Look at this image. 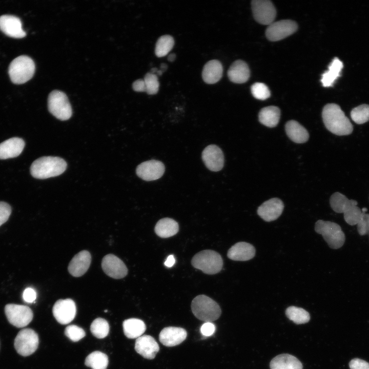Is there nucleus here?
<instances>
[{
	"mask_svg": "<svg viewBox=\"0 0 369 369\" xmlns=\"http://www.w3.org/2000/svg\"><path fill=\"white\" fill-rule=\"evenodd\" d=\"M322 117L326 128L337 135H347L352 133L353 126L339 105L328 104L323 108Z\"/></svg>",
	"mask_w": 369,
	"mask_h": 369,
	"instance_id": "1",
	"label": "nucleus"
},
{
	"mask_svg": "<svg viewBox=\"0 0 369 369\" xmlns=\"http://www.w3.org/2000/svg\"><path fill=\"white\" fill-rule=\"evenodd\" d=\"M330 203L335 212L343 213L345 221L351 225L357 224L366 213L357 206V201L348 199L339 192H335L331 196Z\"/></svg>",
	"mask_w": 369,
	"mask_h": 369,
	"instance_id": "2",
	"label": "nucleus"
},
{
	"mask_svg": "<svg viewBox=\"0 0 369 369\" xmlns=\"http://www.w3.org/2000/svg\"><path fill=\"white\" fill-rule=\"evenodd\" d=\"M67 163L58 157L44 156L36 159L31 165L30 173L37 179H46L58 176L66 169Z\"/></svg>",
	"mask_w": 369,
	"mask_h": 369,
	"instance_id": "3",
	"label": "nucleus"
},
{
	"mask_svg": "<svg viewBox=\"0 0 369 369\" xmlns=\"http://www.w3.org/2000/svg\"><path fill=\"white\" fill-rule=\"evenodd\" d=\"M191 310L197 318L205 322H212L218 319L221 314L218 304L204 295H198L193 299Z\"/></svg>",
	"mask_w": 369,
	"mask_h": 369,
	"instance_id": "4",
	"label": "nucleus"
},
{
	"mask_svg": "<svg viewBox=\"0 0 369 369\" xmlns=\"http://www.w3.org/2000/svg\"><path fill=\"white\" fill-rule=\"evenodd\" d=\"M35 69L33 60L29 56L21 55L16 57L9 67V75L12 82L22 84L30 80Z\"/></svg>",
	"mask_w": 369,
	"mask_h": 369,
	"instance_id": "5",
	"label": "nucleus"
},
{
	"mask_svg": "<svg viewBox=\"0 0 369 369\" xmlns=\"http://www.w3.org/2000/svg\"><path fill=\"white\" fill-rule=\"evenodd\" d=\"M193 266L207 274H215L219 272L223 266V260L217 252L206 250L195 254L191 260Z\"/></svg>",
	"mask_w": 369,
	"mask_h": 369,
	"instance_id": "6",
	"label": "nucleus"
},
{
	"mask_svg": "<svg viewBox=\"0 0 369 369\" xmlns=\"http://www.w3.org/2000/svg\"><path fill=\"white\" fill-rule=\"evenodd\" d=\"M315 231L321 234L328 245L333 249L341 248L345 241V235L340 226L334 222L318 220Z\"/></svg>",
	"mask_w": 369,
	"mask_h": 369,
	"instance_id": "7",
	"label": "nucleus"
},
{
	"mask_svg": "<svg viewBox=\"0 0 369 369\" xmlns=\"http://www.w3.org/2000/svg\"><path fill=\"white\" fill-rule=\"evenodd\" d=\"M49 111L56 118L61 120L69 119L72 114V108L67 95L59 90H54L48 99Z\"/></svg>",
	"mask_w": 369,
	"mask_h": 369,
	"instance_id": "8",
	"label": "nucleus"
},
{
	"mask_svg": "<svg viewBox=\"0 0 369 369\" xmlns=\"http://www.w3.org/2000/svg\"><path fill=\"white\" fill-rule=\"evenodd\" d=\"M37 333L31 329H24L16 335L14 345L17 352L23 356H28L35 352L38 345Z\"/></svg>",
	"mask_w": 369,
	"mask_h": 369,
	"instance_id": "9",
	"label": "nucleus"
},
{
	"mask_svg": "<svg viewBox=\"0 0 369 369\" xmlns=\"http://www.w3.org/2000/svg\"><path fill=\"white\" fill-rule=\"evenodd\" d=\"M5 313L8 321L17 327H24L32 321L33 314L27 306L8 304L5 307Z\"/></svg>",
	"mask_w": 369,
	"mask_h": 369,
	"instance_id": "10",
	"label": "nucleus"
},
{
	"mask_svg": "<svg viewBox=\"0 0 369 369\" xmlns=\"http://www.w3.org/2000/svg\"><path fill=\"white\" fill-rule=\"evenodd\" d=\"M253 14L255 20L262 25L274 22L276 11L272 3L268 0H254L251 3Z\"/></svg>",
	"mask_w": 369,
	"mask_h": 369,
	"instance_id": "11",
	"label": "nucleus"
},
{
	"mask_svg": "<svg viewBox=\"0 0 369 369\" xmlns=\"http://www.w3.org/2000/svg\"><path fill=\"white\" fill-rule=\"evenodd\" d=\"M297 28L296 23L291 20L274 22L269 25L265 35L271 41L280 40L294 33Z\"/></svg>",
	"mask_w": 369,
	"mask_h": 369,
	"instance_id": "12",
	"label": "nucleus"
},
{
	"mask_svg": "<svg viewBox=\"0 0 369 369\" xmlns=\"http://www.w3.org/2000/svg\"><path fill=\"white\" fill-rule=\"evenodd\" d=\"M52 312L56 321L61 324L71 322L76 314V307L71 299H59L54 304Z\"/></svg>",
	"mask_w": 369,
	"mask_h": 369,
	"instance_id": "13",
	"label": "nucleus"
},
{
	"mask_svg": "<svg viewBox=\"0 0 369 369\" xmlns=\"http://www.w3.org/2000/svg\"><path fill=\"white\" fill-rule=\"evenodd\" d=\"M165 167L160 161L152 159L143 162L136 168L137 175L146 181L155 180L164 174Z\"/></svg>",
	"mask_w": 369,
	"mask_h": 369,
	"instance_id": "14",
	"label": "nucleus"
},
{
	"mask_svg": "<svg viewBox=\"0 0 369 369\" xmlns=\"http://www.w3.org/2000/svg\"><path fill=\"white\" fill-rule=\"evenodd\" d=\"M101 267L108 276L114 279L122 278L128 273V269L124 262L112 254L104 257L101 261Z\"/></svg>",
	"mask_w": 369,
	"mask_h": 369,
	"instance_id": "15",
	"label": "nucleus"
},
{
	"mask_svg": "<svg viewBox=\"0 0 369 369\" xmlns=\"http://www.w3.org/2000/svg\"><path fill=\"white\" fill-rule=\"evenodd\" d=\"M202 159L207 168L212 171H219L224 166L223 153L220 148L215 145H209L204 149Z\"/></svg>",
	"mask_w": 369,
	"mask_h": 369,
	"instance_id": "16",
	"label": "nucleus"
},
{
	"mask_svg": "<svg viewBox=\"0 0 369 369\" xmlns=\"http://www.w3.org/2000/svg\"><path fill=\"white\" fill-rule=\"evenodd\" d=\"M283 208V203L281 199L273 198L261 204L257 209V214L264 221H272L281 215Z\"/></svg>",
	"mask_w": 369,
	"mask_h": 369,
	"instance_id": "17",
	"label": "nucleus"
},
{
	"mask_svg": "<svg viewBox=\"0 0 369 369\" xmlns=\"http://www.w3.org/2000/svg\"><path fill=\"white\" fill-rule=\"evenodd\" d=\"M0 30L7 36L16 38H23L26 35L20 19L11 15L0 16Z\"/></svg>",
	"mask_w": 369,
	"mask_h": 369,
	"instance_id": "18",
	"label": "nucleus"
},
{
	"mask_svg": "<svg viewBox=\"0 0 369 369\" xmlns=\"http://www.w3.org/2000/svg\"><path fill=\"white\" fill-rule=\"evenodd\" d=\"M187 336V332L180 327L168 326L163 328L159 333V339L164 345L171 347L182 342Z\"/></svg>",
	"mask_w": 369,
	"mask_h": 369,
	"instance_id": "19",
	"label": "nucleus"
},
{
	"mask_svg": "<svg viewBox=\"0 0 369 369\" xmlns=\"http://www.w3.org/2000/svg\"><path fill=\"white\" fill-rule=\"evenodd\" d=\"M135 350L144 358L153 359L158 352L159 346L153 337L144 335L136 339Z\"/></svg>",
	"mask_w": 369,
	"mask_h": 369,
	"instance_id": "20",
	"label": "nucleus"
},
{
	"mask_svg": "<svg viewBox=\"0 0 369 369\" xmlns=\"http://www.w3.org/2000/svg\"><path fill=\"white\" fill-rule=\"evenodd\" d=\"M91 261L90 253L84 250L76 254L68 265V272L74 277L83 276L88 270Z\"/></svg>",
	"mask_w": 369,
	"mask_h": 369,
	"instance_id": "21",
	"label": "nucleus"
},
{
	"mask_svg": "<svg viewBox=\"0 0 369 369\" xmlns=\"http://www.w3.org/2000/svg\"><path fill=\"white\" fill-rule=\"evenodd\" d=\"M255 255L254 247L246 242H239L228 250L227 256L234 261H247L252 259Z\"/></svg>",
	"mask_w": 369,
	"mask_h": 369,
	"instance_id": "22",
	"label": "nucleus"
},
{
	"mask_svg": "<svg viewBox=\"0 0 369 369\" xmlns=\"http://www.w3.org/2000/svg\"><path fill=\"white\" fill-rule=\"evenodd\" d=\"M24 141L18 137L8 139L0 144V159H6L18 156L23 151Z\"/></svg>",
	"mask_w": 369,
	"mask_h": 369,
	"instance_id": "23",
	"label": "nucleus"
},
{
	"mask_svg": "<svg viewBox=\"0 0 369 369\" xmlns=\"http://www.w3.org/2000/svg\"><path fill=\"white\" fill-rule=\"evenodd\" d=\"M250 75V69L247 64L241 60H237L233 63L228 71L229 79L237 84L246 82Z\"/></svg>",
	"mask_w": 369,
	"mask_h": 369,
	"instance_id": "24",
	"label": "nucleus"
},
{
	"mask_svg": "<svg viewBox=\"0 0 369 369\" xmlns=\"http://www.w3.org/2000/svg\"><path fill=\"white\" fill-rule=\"evenodd\" d=\"M223 67L221 63L216 59L211 60L208 61L203 68L202 79L207 84H215L221 79Z\"/></svg>",
	"mask_w": 369,
	"mask_h": 369,
	"instance_id": "25",
	"label": "nucleus"
},
{
	"mask_svg": "<svg viewBox=\"0 0 369 369\" xmlns=\"http://www.w3.org/2000/svg\"><path fill=\"white\" fill-rule=\"evenodd\" d=\"M285 130L289 138L297 144L305 142L309 138L306 129L294 120H289L286 123Z\"/></svg>",
	"mask_w": 369,
	"mask_h": 369,
	"instance_id": "26",
	"label": "nucleus"
},
{
	"mask_svg": "<svg viewBox=\"0 0 369 369\" xmlns=\"http://www.w3.org/2000/svg\"><path fill=\"white\" fill-rule=\"evenodd\" d=\"M271 369H302L301 362L295 356L282 354L275 357L270 363Z\"/></svg>",
	"mask_w": 369,
	"mask_h": 369,
	"instance_id": "27",
	"label": "nucleus"
},
{
	"mask_svg": "<svg viewBox=\"0 0 369 369\" xmlns=\"http://www.w3.org/2000/svg\"><path fill=\"white\" fill-rule=\"evenodd\" d=\"M343 67L342 62L338 58L335 57L329 65L328 70L322 75L321 81L323 86H332L335 80L340 76Z\"/></svg>",
	"mask_w": 369,
	"mask_h": 369,
	"instance_id": "28",
	"label": "nucleus"
},
{
	"mask_svg": "<svg viewBox=\"0 0 369 369\" xmlns=\"http://www.w3.org/2000/svg\"><path fill=\"white\" fill-rule=\"evenodd\" d=\"M125 336L130 339L137 338L142 335L146 330L144 322L137 318L125 320L122 324Z\"/></svg>",
	"mask_w": 369,
	"mask_h": 369,
	"instance_id": "29",
	"label": "nucleus"
},
{
	"mask_svg": "<svg viewBox=\"0 0 369 369\" xmlns=\"http://www.w3.org/2000/svg\"><path fill=\"white\" fill-rule=\"evenodd\" d=\"M155 232L159 237L168 238L176 234L179 230L178 223L170 218L160 219L155 227Z\"/></svg>",
	"mask_w": 369,
	"mask_h": 369,
	"instance_id": "30",
	"label": "nucleus"
},
{
	"mask_svg": "<svg viewBox=\"0 0 369 369\" xmlns=\"http://www.w3.org/2000/svg\"><path fill=\"white\" fill-rule=\"evenodd\" d=\"M280 109L276 106H268L262 108L259 113V121L262 125L270 128L276 126L279 121Z\"/></svg>",
	"mask_w": 369,
	"mask_h": 369,
	"instance_id": "31",
	"label": "nucleus"
},
{
	"mask_svg": "<svg viewBox=\"0 0 369 369\" xmlns=\"http://www.w3.org/2000/svg\"><path fill=\"white\" fill-rule=\"evenodd\" d=\"M108 362L106 354L100 351H94L86 357L85 364L92 369H106Z\"/></svg>",
	"mask_w": 369,
	"mask_h": 369,
	"instance_id": "32",
	"label": "nucleus"
},
{
	"mask_svg": "<svg viewBox=\"0 0 369 369\" xmlns=\"http://www.w3.org/2000/svg\"><path fill=\"white\" fill-rule=\"evenodd\" d=\"M286 317L296 324H303L309 321L310 315L304 309L295 306L288 307L285 310Z\"/></svg>",
	"mask_w": 369,
	"mask_h": 369,
	"instance_id": "33",
	"label": "nucleus"
},
{
	"mask_svg": "<svg viewBox=\"0 0 369 369\" xmlns=\"http://www.w3.org/2000/svg\"><path fill=\"white\" fill-rule=\"evenodd\" d=\"M174 45V40L172 36L164 35L160 36L155 45V55L158 57L166 56L172 49Z\"/></svg>",
	"mask_w": 369,
	"mask_h": 369,
	"instance_id": "34",
	"label": "nucleus"
},
{
	"mask_svg": "<svg viewBox=\"0 0 369 369\" xmlns=\"http://www.w3.org/2000/svg\"><path fill=\"white\" fill-rule=\"evenodd\" d=\"M109 329L108 322L102 318L94 320L90 326V331L93 335L99 339L105 338L109 334Z\"/></svg>",
	"mask_w": 369,
	"mask_h": 369,
	"instance_id": "35",
	"label": "nucleus"
},
{
	"mask_svg": "<svg viewBox=\"0 0 369 369\" xmlns=\"http://www.w3.org/2000/svg\"><path fill=\"white\" fill-rule=\"evenodd\" d=\"M352 120L357 124H363L369 120V105L363 104L358 106L351 112Z\"/></svg>",
	"mask_w": 369,
	"mask_h": 369,
	"instance_id": "36",
	"label": "nucleus"
},
{
	"mask_svg": "<svg viewBox=\"0 0 369 369\" xmlns=\"http://www.w3.org/2000/svg\"><path fill=\"white\" fill-rule=\"evenodd\" d=\"M144 80L146 92L150 95L156 94L158 91L159 87L157 76L155 74L149 72L145 75Z\"/></svg>",
	"mask_w": 369,
	"mask_h": 369,
	"instance_id": "37",
	"label": "nucleus"
},
{
	"mask_svg": "<svg viewBox=\"0 0 369 369\" xmlns=\"http://www.w3.org/2000/svg\"><path fill=\"white\" fill-rule=\"evenodd\" d=\"M251 92L255 98L260 100H265L271 95L268 86L261 83L254 84L251 87Z\"/></svg>",
	"mask_w": 369,
	"mask_h": 369,
	"instance_id": "38",
	"label": "nucleus"
},
{
	"mask_svg": "<svg viewBox=\"0 0 369 369\" xmlns=\"http://www.w3.org/2000/svg\"><path fill=\"white\" fill-rule=\"evenodd\" d=\"M65 335L71 341L77 342L83 338L86 333L80 327L76 325H69L65 330Z\"/></svg>",
	"mask_w": 369,
	"mask_h": 369,
	"instance_id": "39",
	"label": "nucleus"
},
{
	"mask_svg": "<svg viewBox=\"0 0 369 369\" xmlns=\"http://www.w3.org/2000/svg\"><path fill=\"white\" fill-rule=\"evenodd\" d=\"M11 213V208L7 203L0 201V226L5 223Z\"/></svg>",
	"mask_w": 369,
	"mask_h": 369,
	"instance_id": "40",
	"label": "nucleus"
},
{
	"mask_svg": "<svg viewBox=\"0 0 369 369\" xmlns=\"http://www.w3.org/2000/svg\"><path fill=\"white\" fill-rule=\"evenodd\" d=\"M357 225L359 235L369 234V214H364Z\"/></svg>",
	"mask_w": 369,
	"mask_h": 369,
	"instance_id": "41",
	"label": "nucleus"
},
{
	"mask_svg": "<svg viewBox=\"0 0 369 369\" xmlns=\"http://www.w3.org/2000/svg\"><path fill=\"white\" fill-rule=\"evenodd\" d=\"M350 369H369V363L359 359L354 358L349 363Z\"/></svg>",
	"mask_w": 369,
	"mask_h": 369,
	"instance_id": "42",
	"label": "nucleus"
},
{
	"mask_svg": "<svg viewBox=\"0 0 369 369\" xmlns=\"http://www.w3.org/2000/svg\"><path fill=\"white\" fill-rule=\"evenodd\" d=\"M215 331V326L212 322H204L200 328L201 334L204 336L213 335Z\"/></svg>",
	"mask_w": 369,
	"mask_h": 369,
	"instance_id": "43",
	"label": "nucleus"
},
{
	"mask_svg": "<svg viewBox=\"0 0 369 369\" xmlns=\"http://www.w3.org/2000/svg\"><path fill=\"white\" fill-rule=\"evenodd\" d=\"M23 297L25 301L28 303H32L34 302L36 298V293L33 289L28 288L24 290Z\"/></svg>",
	"mask_w": 369,
	"mask_h": 369,
	"instance_id": "44",
	"label": "nucleus"
},
{
	"mask_svg": "<svg viewBox=\"0 0 369 369\" xmlns=\"http://www.w3.org/2000/svg\"><path fill=\"white\" fill-rule=\"evenodd\" d=\"M133 89L136 92H146V88L144 79H139L132 84Z\"/></svg>",
	"mask_w": 369,
	"mask_h": 369,
	"instance_id": "45",
	"label": "nucleus"
},
{
	"mask_svg": "<svg viewBox=\"0 0 369 369\" xmlns=\"http://www.w3.org/2000/svg\"><path fill=\"white\" fill-rule=\"evenodd\" d=\"M175 262V259L174 256L173 255H170L167 257V260L165 261L164 264L166 266L170 268L174 265Z\"/></svg>",
	"mask_w": 369,
	"mask_h": 369,
	"instance_id": "46",
	"label": "nucleus"
},
{
	"mask_svg": "<svg viewBox=\"0 0 369 369\" xmlns=\"http://www.w3.org/2000/svg\"><path fill=\"white\" fill-rule=\"evenodd\" d=\"M176 58V55L175 53H171L169 55L168 57V60L170 61H173Z\"/></svg>",
	"mask_w": 369,
	"mask_h": 369,
	"instance_id": "47",
	"label": "nucleus"
},
{
	"mask_svg": "<svg viewBox=\"0 0 369 369\" xmlns=\"http://www.w3.org/2000/svg\"><path fill=\"white\" fill-rule=\"evenodd\" d=\"M160 68H161L160 70L162 72H164V71H166V70L167 69L168 66L166 64L162 63L161 64Z\"/></svg>",
	"mask_w": 369,
	"mask_h": 369,
	"instance_id": "48",
	"label": "nucleus"
},
{
	"mask_svg": "<svg viewBox=\"0 0 369 369\" xmlns=\"http://www.w3.org/2000/svg\"><path fill=\"white\" fill-rule=\"evenodd\" d=\"M162 71L161 70H158L156 73H157L159 75H161L162 74Z\"/></svg>",
	"mask_w": 369,
	"mask_h": 369,
	"instance_id": "49",
	"label": "nucleus"
},
{
	"mask_svg": "<svg viewBox=\"0 0 369 369\" xmlns=\"http://www.w3.org/2000/svg\"><path fill=\"white\" fill-rule=\"evenodd\" d=\"M362 212L363 213H365L367 211V209L366 208H363L361 209Z\"/></svg>",
	"mask_w": 369,
	"mask_h": 369,
	"instance_id": "50",
	"label": "nucleus"
},
{
	"mask_svg": "<svg viewBox=\"0 0 369 369\" xmlns=\"http://www.w3.org/2000/svg\"><path fill=\"white\" fill-rule=\"evenodd\" d=\"M105 312H107V310H105Z\"/></svg>",
	"mask_w": 369,
	"mask_h": 369,
	"instance_id": "51",
	"label": "nucleus"
}]
</instances>
